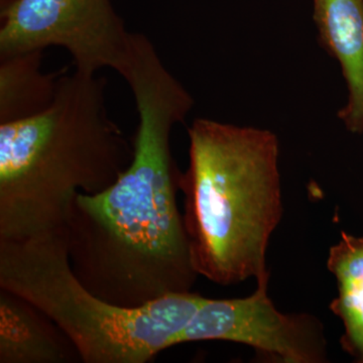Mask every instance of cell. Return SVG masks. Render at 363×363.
I'll list each match as a JSON object with an SVG mask.
<instances>
[{
	"instance_id": "obj_1",
	"label": "cell",
	"mask_w": 363,
	"mask_h": 363,
	"mask_svg": "<svg viewBox=\"0 0 363 363\" xmlns=\"http://www.w3.org/2000/svg\"><path fill=\"white\" fill-rule=\"evenodd\" d=\"M123 78L138 114L133 161L104 192L76 196L65 233L72 269L88 290L111 304L140 307L190 293L199 277L171 150L172 130L194 100L150 40L136 43Z\"/></svg>"
},
{
	"instance_id": "obj_2",
	"label": "cell",
	"mask_w": 363,
	"mask_h": 363,
	"mask_svg": "<svg viewBox=\"0 0 363 363\" xmlns=\"http://www.w3.org/2000/svg\"><path fill=\"white\" fill-rule=\"evenodd\" d=\"M105 89L74 69L49 108L0 123V240L63 230L79 193L104 192L130 166L133 140L108 116Z\"/></svg>"
},
{
	"instance_id": "obj_3",
	"label": "cell",
	"mask_w": 363,
	"mask_h": 363,
	"mask_svg": "<svg viewBox=\"0 0 363 363\" xmlns=\"http://www.w3.org/2000/svg\"><path fill=\"white\" fill-rule=\"evenodd\" d=\"M182 173L193 266L220 286L269 278L267 250L283 216L274 133L198 118Z\"/></svg>"
},
{
	"instance_id": "obj_4",
	"label": "cell",
	"mask_w": 363,
	"mask_h": 363,
	"mask_svg": "<svg viewBox=\"0 0 363 363\" xmlns=\"http://www.w3.org/2000/svg\"><path fill=\"white\" fill-rule=\"evenodd\" d=\"M0 289L45 313L85 363H145L180 342L205 298L175 294L140 307L111 304L88 290L69 259L65 229L0 240Z\"/></svg>"
},
{
	"instance_id": "obj_5",
	"label": "cell",
	"mask_w": 363,
	"mask_h": 363,
	"mask_svg": "<svg viewBox=\"0 0 363 363\" xmlns=\"http://www.w3.org/2000/svg\"><path fill=\"white\" fill-rule=\"evenodd\" d=\"M133 33L111 0H11L1 9L0 58L60 47L76 70L123 75Z\"/></svg>"
},
{
	"instance_id": "obj_6",
	"label": "cell",
	"mask_w": 363,
	"mask_h": 363,
	"mask_svg": "<svg viewBox=\"0 0 363 363\" xmlns=\"http://www.w3.org/2000/svg\"><path fill=\"white\" fill-rule=\"evenodd\" d=\"M269 278L257 281L245 298L211 300L186 327L181 343L222 340L250 346L259 354L281 363L328 362L323 324L307 313L279 311L267 294Z\"/></svg>"
},
{
	"instance_id": "obj_7",
	"label": "cell",
	"mask_w": 363,
	"mask_h": 363,
	"mask_svg": "<svg viewBox=\"0 0 363 363\" xmlns=\"http://www.w3.org/2000/svg\"><path fill=\"white\" fill-rule=\"evenodd\" d=\"M318 38L337 60L347 86L338 118L353 135H363V0H313Z\"/></svg>"
},
{
	"instance_id": "obj_8",
	"label": "cell",
	"mask_w": 363,
	"mask_h": 363,
	"mask_svg": "<svg viewBox=\"0 0 363 363\" xmlns=\"http://www.w3.org/2000/svg\"><path fill=\"white\" fill-rule=\"evenodd\" d=\"M81 360L68 336L26 298L0 289V363Z\"/></svg>"
},
{
	"instance_id": "obj_9",
	"label": "cell",
	"mask_w": 363,
	"mask_h": 363,
	"mask_svg": "<svg viewBox=\"0 0 363 363\" xmlns=\"http://www.w3.org/2000/svg\"><path fill=\"white\" fill-rule=\"evenodd\" d=\"M327 267L337 286L330 310L342 322L341 347L355 362L363 363V236L341 233L329 250Z\"/></svg>"
},
{
	"instance_id": "obj_10",
	"label": "cell",
	"mask_w": 363,
	"mask_h": 363,
	"mask_svg": "<svg viewBox=\"0 0 363 363\" xmlns=\"http://www.w3.org/2000/svg\"><path fill=\"white\" fill-rule=\"evenodd\" d=\"M43 51L0 58V123L28 118L49 108L61 75L42 71Z\"/></svg>"
}]
</instances>
